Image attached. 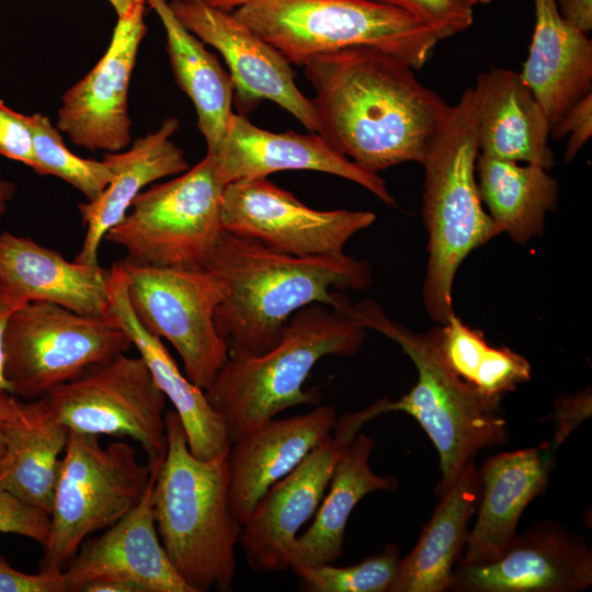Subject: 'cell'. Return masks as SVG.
<instances>
[{
  "label": "cell",
  "mask_w": 592,
  "mask_h": 592,
  "mask_svg": "<svg viewBox=\"0 0 592 592\" xmlns=\"http://www.w3.org/2000/svg\"><path fill=\"white\" fill-rule=\"evenodd\" d=\"M301 66L316 93L318 134L373 173L421 163L451 107L413 69L375 48H345Z\"/></svg>",
  "instance_id": "6da1fadb"
},
{
  "label": "cell",
  "mask_w": 592,
  "mask_h": 592,
  "mask_svg": "<svg viewBox=\"0 0 592 592\" xmlns=\"http://www.w3.org/2000/svg\"><path fill=\"white\" fill-rule=\"evenodd\" d=\"M223 282L217 332L228 349L261 354L275 346L295 312L311 304L344 309L350 300L331 289H365L366 261L346 255H292L223 229L201 266Z\"/></svg>",
  "instance_id": "7a4b0ae2"
},
{
  "label": "cell",
  "mask_w": 592,
  "mask_h": 592,
  "mask_svg": "<svg viewBox=\"0 0 592 592\" xmlns=\"http://www.w3.org/2000/svg\"><path fill=\"white\" fill-rule=\"evenodd\" d=\"M164 421L168 447L151 491L160 542L192 592H229L242 525L229 502L228 453L198 459L174 409Z\"/></svg>",
  "instance_id": "3957f363"
},
{
  "label": "cell",
  "mask_w": 592,
  "mask_h": 592,
  "mask_svg": "<svg viewBox=\"0 0 592 592\" xmlns=\"http://www.w3.org/2000/svg\"><path fill=\"white\" fill-rule=\"evenodd\" d=\"M351 306V305H350ZM345 309L308 305L293 315L280 342L261 354L229 349L228 358L205 395L221 418L230 443L278 413L318 405L321 395L303 386L325 356H352L365 328Z\"/></svg>",
  "instance_id": "277c9868"
},
{
  "label": "cell",
  "mask_w": 592,
  "mask_h": 592,
  "mask_svg": "<svg viewBox=\"0 0 592 592\" xmlns=\"http://www.w3.org/2000/svg\"><path fill=\"white\" fill-rule=\"evenodd\" d=\"M478 156L477 99L468 88L449 107L421 162L422 215L429 237L422 299L429 317L440 325L455 314L452 288L459 265L473 250L500 235L479 195Z\"/></svg>",
  "instance_id": "5b68a950"
},
{
  "label": "cell",
  "mask_w": 592,
  "mask_h": 592,
  "mask_svg": "<svg viewBox=\"0 0 592 592\" xmlns=\"http://www.w3.org/2000/svg\"><path fill=\"white\" fill-rule=\"evenodd\" d=\"M348 315L363 328L396 342L415 365V385L398 400H389L388 412L411 415L432 441L441 473L435 494L445 493L480 451L509 440L501 398L480 392L446 365L433 329L413 332L389 318L372 299L351 305Z\"/></svg>",
  "instance_id": "8992f818"
},
{
  "label": "cell",
  "mask_w": 592,
  "mask_h": 592,
  "mask_svg": "<svg viewBox=\"0 0 592 592\" xmlns=\"http://www.w3.org/2000/svg\"><path fill=\"white\" fill-rule=\"evenodd\" d=\"M234 15L291 64L351 47L422 68L439 38L415 16L373 0H250Z\"/></svg>",
  "instance_id": "52a82bcc"
},
{
  "label": "cell",
  "mask_w": 592,
  "mask_h": 592,
  "mask_svg": "<svg viewBox=\"0 0 592 592\" xmlns=\"http://www.w3.org/2000/svg\"><path fill=\"white\" fill-rule=\"evenodd\" d=\"M150 476L149 465L138 460L130 444L103 446L99 435L70 431L41 569H65L89 534L112 526L137 505Z\"/></svg>",
  "instance_id": "ba28073f"
},
{
  "label": "cell",
  "mask_w": 592,
  "mask_h": 592,
  "mask_svg": "<svg viewBox=\"0 0 592 592\" xmlns=\"http://www.w3.org/2000/svg\"><path fill=\"white\" fill-rule=\"evenodd\" d=\"M225 185L215 157L206 152L180 177L139 193L104 239L123 247L125 260L135 264L201 267L223 230Z\"/></svg>",
  "instance_id": "9c48e42d"
},
{
  "label": "cell",
  "mask_w": 592,
  "mask_h": 592,
  "mask_svg": "<svg viewBox=\"0 0 592 592\" xmlns=\"http://www.w3.org/2000/svg\"><path fill=\"white\" fill-rule=\"evenodd\" d=\"M132 346L129 338L106 317L31 301L8 320L3 375L11 395L34 400Z\"/></svg>",
  "instance_id": "30bf717a"
},
{
  "label": "cell",
  "mask_w": 592,
  "mask_h": 592,
  "mask_svg": "<svg viewBox=\"0 0 592 592\" xmlns=\"http://www.w3.org/2000/svg\"><path fill=\"white\" fill-rule=\"evenodd\" d=\"M138 322L168 340L182 358L185 376L204 390L228 358V344L217 332L214 315L226 288L202 267H158L119 261Z\"/></svg>",
  "instance_id": "8fae6325"
},
{
  "label": "cell",
  "mask_w": 592,
  "mask_h": 592,
  "mask_svg": "<svg viewBox=\"0 0 592 592\" xmlns=\"http://www.w3.org/2000/svg\"><path fill=\"white\" fill-rule=\"evenodd\" d=\"M43 397L70 431L129 437L146 453L150 470L160 468L168 447V399L140 356L121 354Z\"/></svg>",
  "instance_id": "7c38bea8"
},
{
  "label": "cell",
  "mask_w": 592,
  "mask_h": 592,
  "mask_svg": "<svg viewBox=\"0 0 592 592\" xmlns=\"http://www.w3.org/2000/svg\"><path fill=\"white\" fill-rule=\"evenodd\" d=\"M389 400L384 397L366 409L343 413L332 432L258 500L239 537L254 572L289 569L298 532L316 513L338 459L366 422L388 412Z\"/></svg>",
  "instance_id": "4fadbf2b"
},
{
  "label": "cell",
  "mask_w": 592,
  "mask_h": 592,
  "mask_svg": "<svg viewBox=\"0 0 592 592\" xmlns=\"http://www.w3.org/2000/svg\"><path fill=\"white\" fill-rule=\"evenodd\" d=\"M223 229L253 238L297 257L341 255L356 232L376 215L368 210H317L267 178L225 185L220 205Z\"/></svg>",
  "instance_id": "5bb4252c"
},
{
  "label": "cell",
  "mask_w": 592,
  "mask_h": 592,
  "mask_svg": "<svg viewBox=\"0 0 592 592\" xmlns=\"http://www.w3.org/2000/svg\"><path fill=\"white\" fill-rule=\"evenodd\" d=\"M146 5L138 0L117 16L104 55L62 95L56 127L79 147L118 152L132 141L128 89L147 33Z\"/></svg>",
  "instance_id": "9a60e30c"
},
{
  "label": "cell",
  "mask_w": 592,
  "mask_h": 592,
  "mask_svg": "<svg viewBox=\"0 0 592 592\" xmlns=\"http://www.w3.org/2000/svg\"><path fill=\"white\" fill-rule=\"evenodd\" d=\"M169 5L191 33L217 49L226 60L239 113L269 100L291 113L309 132L318 133L311 100L298 89L291 62L276 48L232 12L215 9L201 0H172Z\"/></svg>",
  "instance_id": "2e32d148"
},
{
  "label": "cell",
  "mask_w": 592,
  "mask_h": 592,
  "mask_svg": "<svg viewBox=\"0 0 592 592\" xmlns=\"http://www.w3.org/2000/svg\"><path fill=\"white\" fill-rule=\"evenodd\" d=\"M592 585V550L563 525L543 521L517 534L494 561L458 563L447 591L580 592Z\"/></svg>",
  "instance_id": "e0dca14e"
},
{
  "label": "cell",
  "mask_w": 592,
  "mask_h": 592,
  "mask_svg": "<svg viewBox=\"0 0 592 592\" xmlns=\"http://www.w3.org/2000/svg\"><path fill=\"white\" fill-rule=\"evenodd\" d=\"M210 155L225 184L267 178L280 171L310 170L350 180L386 205H396L378 173L362 169L335 151L318 133H273L258 127L244 114L234 113L218 149Z\"/></svg>",
  "instance_id": "ac0fdd59"
},
{
  "label": "cell",
  "mask_w": 592,
  "mask_h": 592,
  "mask_svg": "<svg viewBox=\"0 0 592 592\" xmlns=\"http://www.w3.org/2000/svg\"><path fill=\"white\" fill-rule=\"evenodd\" d=\"M158 470L151 469L136 506L101 536L81 544L64 569L68 592L104 580L130 582L143 592H192L170 562L156 528L151 491Z\"/></svg>",
  "instance_id": "d6986e66"
},
{
  "label": "cell",
  "mask_w": 592,
  "mask_h": 592,
  "mask_svg": "<svg viewBox=\"0 0 592 592\" xmlns=\"http://www.w3.org/2000/svg\"><path fill=\"white\" fill-rule=\"evenodd\" d=\"M554 452L546 442L483 460L478 468L481 492L477 519L458 563L492 562L505 551L517 535L522 513L549 485Z\"/></svg>",
  "instance_id": "ffe728a7"
},
{
  "label": "cell",
  "mask_w": 592,
  "mask_h": 592,
  "mask_svg": "<svg viewBox=\"0 0 592 592\" xmlns=\"http://www.w3.org/2000/svg\"><path fill=\"white\" fill-rule=\"evenodd\" d=\"M337 420L333 407L320 405L306 414L269 420L230 444L229 502L241 525L258 500L332 432Z\"/></svg>",
  "instance_id": "44dd1931"
},
{
  "label": "cell",
  "mask_w": 592,
  "mask_h": 592,
  "mask_svg": "<svg viewBox=\"0 0 592 592\" xmlns=\"http://www.w3.org/2000/svg\"><path fill=\"white\" fill-rule=\"evenodd\" d=\"M111 269L70 262L55 250L8 231L0 234V293L23 306L59 305L91 317H105Z\"/></svg>",
  "instance_id": "7402d4cb"
},
{
  "label": "cell",
  "mask_w": 592,
  "mask_h": 592,
  "mask_svg": "<svg viewBox=\"0 0 592 592\" xmlns=\"http://www.w3.org/2000/svg\"><path fill=\"white\" fill-rule=\"evenodd\" d=\"M105 317L129 338L157 386L173 405L183 424L190 452L204 460L227 454L231 443L205 390L181 373L161 339L148 332L135 317L127 294V276L121 262L111 267Z\"/></svg>",
  "instance_id": "603a6c76"
},
{
  "label": "cell",
  "mask_w": 592,
  "mask_h": 592,
  "mask_svg": "<svg viewBox=\"0 0 592 592\" xmlns=\"http://www.w3.org/2000/svg\"><path fill=\"white\" fill-rule=\"evenodd\" d=\"M473 89L478 106L480 155L546 170L556 164L548 144L550 124L520 73L492 68L478 76Z\"/></svg>",
  "instance_id": "cb8c5ba5"
},
{
  "label": "cell",
  "mask_w": 592,
  "mask_h": 592,
  "mask_svg": "<svg viewBox=\"0 0 592 592\" xmlns=\"http://www.w3.org/2000/svg\"><path fill=\"white\" fill-rule=\"evenodd\" d=\"M178 128V118L168 117L156 132L137 138L127 151L104 156L114 175L95 200L79 204L87 231L76 262L99 264L102 240L124 218L143 189L190 169L183 150L171 140Z\"/></svg>",
  "instance_id": "d4e9b609"
},
{
  "label": "cell",
  "mask_w": 592,
  "mask_h": 592,
  "mask_svg": "<svg viewBox=\"0 0 592 592\" xmlns=\"http://www.w3.org/2000/svg\"><path fill=\"white\" fill-rule=\"evenodd\" d=\"M535 25L520 76L554 126L592 92V41L568 23L556 0H533Z\"/></svg>",
  "instance_id": "484cf974"
},
{
  "label": "cell",
  "mask_w": 592,
  "mask_h": 592,
  "mask_svg": "<svg viewBox=\"0 0 592 592\" xmlns=\"http://www.w3.org/2000/svg\"><path fill=\"white\" fill-rule=\"evenodd\" d=\"M480 477L468 465L443 494L414 548L400 559L389 592L447 591L469 535V523L480 500Z\"/></svg>",
  "instance_id": "4316f807"
},
{
  "label": "cell",
  "mask_w": 592,
  "mask_h": 592,
  "mask_svg": "<svg viewBox=\"0 0 592 592\" xmlns=\"http://www.w3.org/2000/svg\"><path fill=\"white\" fill-rule=\"evenodd\" d=\"M69 432L45 397L19 400L4 430L0 487L50 513L59 456Z\"/></svg>",
  "instance_id": "83f0119b"
},
{
  "label": "cell",
  "mask_w": 592,
  "mask_h": 592,
  "mask_svg": "<svg viewBox=\"0 0 592 592\" xmlns=\"http://www.w3.org/2000/svg\"><path fill=\"white\" fill-rule=\"evenodd\" d=\"M375 447L373 436L357 433L338 459L329 486L310 527L298 535L292 549L289 569L333 563L343 554L346 523L355 505L368 493L394 491V475H377L369 459Z\"/></svg>",
  "instance_id": "f1b7e54d"
},
{
  "label": "cell",
  "mask_w": 592,
  "mask_h": 592,
  "mask_svg": "<svg viewBox=\"0 0 592 592\" xmlns=\"http://www.w3.org/2000/svg\"><path fill=\"white\" fill-rule=\"evenodd\" d=\"M159 16L178 86L194 104L207 152L218 149L234 114V82L218 58L174 15L167 0H146Z\"/></svg>",
  "instance_id": "f546056e"
},
{
  "label": "cell",
  "mask_w": 592,
  "mask_h": 592,
  "mask_svg": "<svg viewBox=\"0 0 592 592\" xmlns=\"http://www.w3.org/2000/svg\"><path fill=\"white\" fill-rule=\"evenodd\" d=\"M476 171L481 202L500 234L522 246L543 236L558 195V182L546 169L479 155Z\"/></svg>",
  "instance_id": "4dcf8cb0"
},
{
  "label": "cell",
  "mask_w": 592,
  "mask_h": 592,
  "mask_svg": "<svg viewBox=\"0 0 592 592\" xmlns=\"http://www.w3.org/2000/svg\"><path fill=\"white\" fill-rule=\"evenodd\" d=\"M433 332L446 365L487 396L501 398L531 378L532 367L523 355L489 345L482 331L465 325L456 314Z\"/></svg>",
  "instance_id": "1f68e13d"
},
{
  "label": "cell",
  "mask_w": 592,
  "mask_h": 592,
  "mask_svg": "<svg viewBox=\"0 0 592 592\" xmlns=\"http://www.w3.org/2000/svg\"><path fill=\"white\" fill-rule=\"evenodd\" d=\"M30 122L34 140L32 169L38 174L58 177L79 190L88 201L95 200L113 179L109 164L71 152L49 117L35 113L30 115Z\"/></svg>",
  "instance_id": "d6a6232c"
},
{
  "label": "cell",
  "mask_w": 592,
  "mask_h": 592,
  "mask_svg": "<svg viewBox=\"0 0 592 592\" xmlns=\"http://www.w3.org/2000/svg\"><path fill=\"white\" fill-rule=\"evenodd\" d=\"M400 549L396 543L362 561L346 567L323 563L293 572L305 592H389L398 572Z\"/></svg>",
  "instance_id": "836d02e7"
},
{
  "label": "cell",
  "mask_w": 592,
  "mask_h": 592,
  "mask_svg": "<svg viewBox=\"0 0 592 592\" xmlns=\"http://www.w3.org/2000/svg\"><path fill=\"white\" fill-rule=\"evenodd\" d=\"M402 10L423 23L439 41L467 30L474 21L468 0H373Z\"/></svg>",
  "instance_id": "e575fe53"
},
{
  "label": "cell",
  "mask_w": 592,
  "mask_h": 592,
  "mask_svg": "<svg viewBox=\"0 0 592 592\" xmlns=\"http://www.w3.org/2000/svg\"><path fill=\"white\" fill-rule=\"evenodd\" d=\"M49 531V513L0 487V533L21 535L44 547Z\"/></svg>",
  "instance_id": "d590c367"
},
{
  "label": "cell",
  "mask_w": 592,
  "mask_h": 592,
  "mask_svg": "<svg viewBox=\"0 0 592 592\" xmlns=\"http://www.w3.org/2000/svg\"><path fill=\"white\" fill-rule=\"evenodd\" d=\"M0 155L30 168L34 166V140L30 115L9 107L0 100Z\"/></svg>",
  "instance_id": "8d00e7d4"
},
{
  "label": "cell",
  "mask_w": 592,
  "mask_h": 592,
  "mask_svg": "<svg viewBox=\"0 0 592 592\" xmlns=\"http://www.w3.org/2000/svg\"><path fill=\"white\" fill-rule=\"evenodd\" d=\"M568 136L565 161L570 163L592 136V92L574 103L550 128V136Z\"/></svg>",
  "instance_id": "74e56055"
},
{
  "label": "cell",
  "mask_w": 592,
  "mask_h": 592,
  "mask_svg": "<svg viewBox=\"0 0 592 592\" xmlns=\"http://www.w3.org/2000/svg\"><path fill=\"white\" fill-rule=\"evenodd\" d=\"M592 414L591 387L573 394L560 395L554 403V435L556 451Z\"/></svg>",
  "instance_id": "f35d334b"
},
{
  "label": "cell",
  "mask_w": 592,
  "mask_h": 592,
  "mask_svg": "<svg viewBox=\"0 0 592 592\" xmlns=\"http://www.w3.org/2000/svg\"><path fill=\"white\" fill-rule=\"evenodd\" d=\"M0 592H68L64 569L45 568L24 573L0 556Z\"/></svg>",
  "instance_id": "ab89813d"
},
{
  "label": "cell",
  "mask_w": 592,
  "mask_h": 592,
  "mask_svg": "<svg viewBox=\"0 0 592 592\" xmlns=\"http://www.w3.org/2000/svg\"><path fill=\"white\" fill-rule=\"evenodd\" d=\"M560 15L571 25L589 34L592 30V0H556Z\"/></svg>",
  "instance_id": "60d3db41"
},
{
  "label": "cell",
  "mask_w": 592,
  "mask_h": 592,
  "mask_svg": "<svg viewBox=\"0 0 592 592\" xmlns=\"http://www.w3.org/2000/svg\"><path fill=\"white\" fill-rule=\"evenodd\" d=\"M21 306L0 293V391H9L3 375V339L8 320L12 312Z\"/></svg>",
  "instance_id": "b9f144b4"
},
{
  "label": "cell",
  "mask_w": 592,
  "mask_h": 592,
  "mask_svg": "<svg viewBox=\"0 0 592 592\" xmlns=\"http://www.w3.org/2000/svg\"><path fill=\"white\" fill-rule=\"evenodd\" d=\"M19 399L9 391H0V458H3L4 448V430L9 421L14 417L18 409Z\"/></svg>",
  "instance_id": "7bdbcfd3"
},
{
  "label": "cell",
  "mask_w": 592,
  "mask_h": 592,
  "mask_svg": "<svg viewBox=\"0 0 592 592\" xmlns=\"http://www.w3.org/2000/svg\"><path fill=\"white\" fill-rule=\"evenodd\" d=\"M81 592H143L141 589L126 581L104 580L86 584Z\"/></svg>",
  "instance_id": "ee69618b"
},
{
  "label": "cell",
  "mask_w": 592,
  "mask_h": 592,
  "mask_svg": "<svg viewBox=\"0 0 592 592\" xmlns=\"http://www.w3.org/2000/svg\"><path fill=\"white\" fill-rule=\"evenodd\" d=\"M15 193V184L0 178V215L7 212L8 203Z\"/></svg>",
  "instance_id": "f6af8a7d"
},
{
  "label": "cell",
  "mask_w": 592,
  "mask_h": 592,
  "mask_svg": "<svg viewBox=\"0 0 592 592\" xmlns=\"http://www.w3.org/2000/svg\"><path fill=\"white\" fill-rule=\"evenodd\" d=\"M201 1L206 3L209 7H213L215 9H218L225 12H234L235 10L248 3L250 0H201Z\"/></svg>",
  "instance_id": "bcb514c9"
},
{
  "label": "cell",
  "mask_w": 592,
  "mask_h": 592,
  "mask_svg": "<svg viewBox=\"0 0 592 592\" xmlns=\"http://www.w3.org/2000/svg\"><path fill=\"white\" fill-rule=\"evenodd\" d=\"M115 10L117 16L124 14L138 0H107Z\"/></svg>",
  "instance_id": "7dc6e473"
},
{
  "label": "cell",
  "mask_w": 592,
  "mask_h": 592,
  "mask_svg": "<svg viewBox=\"0 0 592 592\" xmlns=\"http://www.w3.org/2000/svg\"><path fill=\"white\" fill-rule=\"evenodd\" d=\"M470 2V4L474 7L475 4L477 3H489L491 2L492 0H468Z\"/></svg>",
  "instance_id": "c3c4849f"
},
{
  "label": "cell",
  "mask_w": 592,
  "mask_h": 592,
  "mask_svg": "<svg viewBox=\"0 0 592 592\" xmlns=\"http://www.w3.org/2000/svg\"><path fill=\"white\" fill-rule=\"evenodd\" d=\"M3 464V458H0V467L2 466Z\"/></svg>",
  "instance_id": "681fc988"
}]
</instances>
